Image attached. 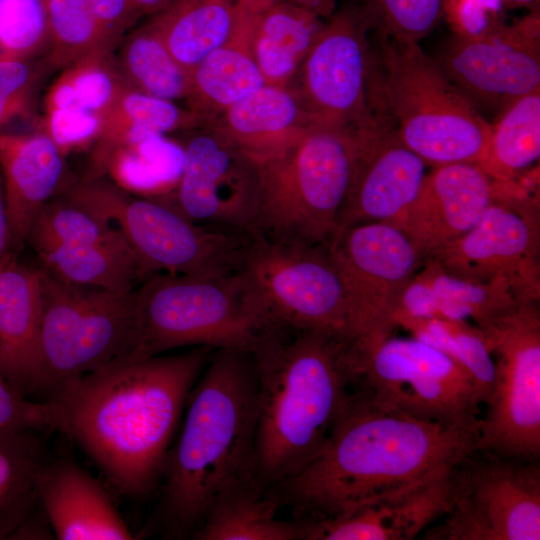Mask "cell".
I'll use <instances>...</instances> for the list:
<instances>
[{"label":"cell","mask_w":540,"mask_h":540,"mask_svg":"<svg viewBox=\"0 0 540 540\" xmlns=\"http://www.w3.org/2000/svg\"><path fill=\"white\" fill-rule=\"evenodd\" d=\"M182 164V146L154 135L117 149L106 173L123 190L156 194L175 188Z\"/></svg>","instance_id":"obj_36"},{"label":"cell","mask_w":540,"mask_h":540,"mask_svg":"<svg viewBox=\"0 0 540 540\" xmlns=\"http://www.w3.org/2000/svg\"><path fill=\"white\" fill-rule=\"evenodd\" d=\"M41 69L32 59H0V132L28 113Z\"/></svg>","instance_id":"obj_43"},{"label":"cell","mask_w":540,"mask_h":540,"mask_svg":"<svg viewBox=\"0 0 540 540\" xmlns=\"http://www.w3.org/2000/svg\"><path fill=\"white\" fill-rule=\"evenodd\" d=\"M11 237L6 212L2 177L0 174V262L11 252Z\"/></svg>","instance_id":"obj_47"},{"label":"cell","mask_w":540,"mask_h":540,"mask_svg":"<svg viewBox=\"0 0 540 540\" xmlns=\"http://www.w3.org/2000/svg\"><path fill=\"white\" fill-rule=\"evenodd\" d=\"M348 301L347 338L365 348L392 335L401 296L424 258L399 228L388 222L354 225L329 247Z\"/></svg>","instance_id":"obj_14"},{"label":"cell","mask_w":540,"mask_h":540,"mask_svg":"<svg viewBox=\"0 0 540 540\" xmlns=\"http://www.w3.org/2000/svg\"><path fill=\"white\" fill-rule=\"evenodd\" d=\"M429 540H539L538 459L476 448L450 471V501Z\"/></svg>","instance_id":"obj_10"},{"label":"cell","mask_w":540,"mask_h":540,"mask_svg":"<svg viewBox=\"0 0 540 540\" xmlns=\"http://www.w3.org/2000/svg\"><path fill=\"white\" fill-rule=\"evenodd\" d=\"M313 124L289 86L263 85L206 126L259 162L281 152Z\"/></svg>","instance_id":"obj_25"},{"label":"cell","mask_w":540,"mask_h":540,"mask_svg":"<svg viewBox=\"0 0 540 540\" xmlns=\"http://www.w3.org/2000/svg\"><path fill=\"white\" fill-rule=\"evenodd\" d=\"M46 112V134L61 153L95 140L101 129V116L73 106Z\"/></svg>","instance_id":"obj_44"},{"label":"cell","mask_w":540,"mask_h":540,"mask_svg":"<svg viewBox=\"0 0 540 540\" xmlns=\"http://www.w3.org/2000/svg\"><path fill=\"white\" fill-rule=\"evenodd\" d=\"M236 20L232 0H174L148 22L189 74L230 36Z\"/></svg>","instance_id":"obj_30"},{"label":"cell","mask_w":540,"mask_h":540,"mask_svg":"<svg viewBox=\"0 0 540 540\" xmlns=\"http://www.w3.org/2000/svg\"><path fill=\"white\" fill-rule=\"evenodd\" d=\"M252 355L258 377L256 455L266 487L297 474L325 446L357 383L347 337L293 331Z\"/></svg>","instance_id":"obj_4"},{"label":"cell","mask_w":540,"mask_h":540,"mask_svg":"<svg viewBox=\"0 0 540 540\" xmlns=\"http://www.w3.org/2000/svg\"><path fill=\"white\" fill-rule=\"evenodd\" d=\"M120 44L113 63L128 88L173 102L185 101L190 74L173 58L149 23L129 34Z\"/></svg>","instance_id":"obj_33"},{"label":"cell","mask_w":540,"mask_h":540,"mask_svg":"<svg viewBox=\"0 0 540 540\" xmlns=\"http://www.w3.org/2000/svg\"><path fill=\"white\" fill-rule=\"evenodd\" d=\"M59 418L50 400H30L0 372V439L27 431L58 430Z\"/></svg>","instance_id":"obj_42"},{"label":"cell","mask_w":540,"mask_h":540,"mask_svg":"<svg viewBox=\"0 0 540 540\" xmlns=\"http://www.w3.org/2000/svg\"><path fill=\"white\" fill-rule=\"evenodd\" d=\"M522 302L478 326L495 362L479 419L478 448L530 459L540 456V315Z\"/></svg>","instance_id":"obj_12"},{"label":"cell","mask_w":540,"mask_h":540,"mask_svg":"<svg viewBox=\"0 0 540 540\" xmlns=\"http://www.w3.org/2000/svg\"><path fill=\"white\" fill-rule=\"evenodd\" d=\"M539 18L531 15L477 36H455L438 64L449 80L478 108L499 111L540 89Z\"/></svg>","instance_id":"obj_18"},{"label":"cell","mask_w":540,"mask_h":540,"mask_svg":"<svg viewBox=\"0 0 540 540\" xmlns=\"http://www.w3.org/2000/svg\"><path fill=\"white\" fill-rule=\"evenodd\" d=\"M349 345L358 382L378 404L423 420L479 424L483 404L474 381L441 351L414 337Z\"/></svg>","instance_id":"obj_11"},{"label":"cell","mask_w":540,"mask_h":540,"mask_svg":"<svg viewBox=\"0 0 540 540\" xmlns=\"http://www.w3.org/2000/svg\"><path fill=\"white\" fill-rule=\"evenodd\" d=\"M49 39L45 0H0V59H32Z\"/></svg>","instance_id":"obj_41"},{"label":"cell","mask_w":540,"mask_h":540,"mask_svg":"<svg viewBox=\"0 0 540 540\" xmlns=\"http://www.w3.org/2000/svg\"><path fill=\"white\" fill-rule=\"evenodd\" d=\"M280 504L261 481L250 482L218 496L193 534L198 540H301L300 520L276 517Z\"/></svg>","instance_id":"obj_28"},{"label":"cell","mask_w":540,"mask_h":540,"mask_svg":"<svg viewBox=\"0 0 540 540\" xmlns=\"http://www.w3.org/2000/svg\"><path fill=\"white\" fill-rule=\"evenodd\" d=\"M321 17L276 1L256 19L252 50L265 85L288 87L323 27Z\"/></svg>","instance_id":"obj_29"},{"label":"cell","mask_w":540,"mask_h":540,"mask_svg":"<svg viewBox=\"0 0 540 540\" xmlns=\"http://www.w3.org/2000/svg\"><path fill=\"white\" fill-rule=\"evenodd\" d=\"M101 120L86 180L106 174L112 155L124 145L206 125L203 117L187 107L181 108L173 101L137 92L125 84Z\"/></svg>","instance_id":"obj_27"},{"label":"cell","mask_w":540,"mask_h":540,"mask_svg":"<svg viewBox=\"0 0 540 540\" xmlns=\"http://www.w3.org/2000/svg\"><path fill=\"white\" fill-rule=\"evenodd\" d=\"M45 4L50 65L67 67L89 56L111 55L87 0H45Z\"/></svg>","instance_id":"obj_39"},{"label":"cell","mask_w":540,"mask_h":540,"mask_svg":"<svg viewBox=\"0 0 540 540\" xmlns=\"http://www.w3.org/2000/svg\"><path fill=\"white\" fill-rule=\"evenodd\" d=\"M305 8L319 17L328 16L334 9L336 0H277Z\"/></svg>","instance_id":"obj_49"},{"label":"cell","mask_w":540,"mask_h":540,"mask_svg":"<svg viewBox=\"0 0 540 540\" xmlns=\"http://www.w3.org/2000/svg\"><path fill=\"white\" fill-rule=\"evenodd\" d=\"M41 289L40 372L35 395L128 356L137 337L133 291L66 281L38 268Z\"/></svg>","instance_id":"obj_9"},{"label":"cell","mask_w":540,"mask_h":540,"mask_svg":"<svg viewBox=\"0 0 540 540\" xmlns=\"http://www.w3.org/2000/svg\"><path fill=\"white\" fill-rule=\"evenodd\" d=\"M62 153L46 133L0 132V174L3 182L11 247L27 241L40 210L60 187Z\"/></svg>","instance_id":"obj_24"},{"label":"cell","mask_w":540,"mask_h":540,"mask_svg":"<svg viewBox=\"0 0 540 540\" xmlns=\"http://www.w3.org/2000/svg\"><path fill=\"white\" fill-rule=\"evenodd\" d=\"M67 194L117 227L144 280L155 274L236 273L253 237L245 231L197 224L168 204L132 197L102 177L84 180Z\"/></svg>","instance_id":"obj_8"},{"label":"cell","mask_w":540,"mask_h":540,"mask_svg":"<svg viewBox=\"0 0 540 540\" xmlns=\"http://www.w3.org/2000/svg\"><path fill=\"white\" fill-rule=\"evenodd\" d=\"M445 0H366L363 12L368 26L380 39L418 43L437 25Z\"/></svg>","instance_id":"obj_40"},{"label":"cell","mask_w":540,"mask_h":540,"mask_svg":"<svg viewBox=\"0 0 540 540\" xmlns=\"http://www.w3.org/2000/svg\"><path fill=\"white\" fill-rule=\"evenodd\" d=\"M318 456L270 487L298 520L334 518L448 470L478 448L479 426L411 417L382 406L357 382Z\"/></svg>","instance_id":"obj_2"},{"label":"cell","mask_w":540,"mask_h":540,"mask_svg":"<svg viewBox=\"0 0 540 540\" xmlns=\"http://www.w3.org/2000/svg\"><path fill=\"white\" fill-rule=\"evenodd\" d=\"M398 326L441 351L464 370L474 381L482 404H486L494 383L495 362L477 325L465 320L424 318L405 319Z\"/></svg>","instance_id":"obj_35"},{"label":"cell","mask_w":540,"mask_h":540,"mask_svg":"<svg viewBox=\"0 0 540 540\" xmlns=\"http://www.w3.org/2000/svg\"><path fill=\"white\" fill-rule=\"evenodd\" d=\"M452 468L340 516L318 521L301 520L303 540L414 539L447 512Z\"/></svg>","instance_id":"obj_21"},{"label":"cell","mask_w":540,"mask_h":540,"mask_svg":"<svg viewBox=\"0 0 540 540\" xmlns=\"http://www.w3.org/2000/svg\"><path fill=\"white\" fill-rule=\"evenodd\" d=\"M184 409L179 437L162 471L160 509L170 532L193 536L218 496L261 481L256 455L258 377L253 355L216 349Z\"/></svg>","instance_id":"obj_3"},{"label":"cell","mask_w":540,"mask_h":540,"mask_svg":"<svg viewBox=\"0 0 540 540\" xmlns=\"http://www.w3.org/2000/svg\"><path fill=\"white\" fill-rule=\"evenodd\" d=\"M421 271L433 286L438 317L453 320L472 319L480 326L522 303L502 281L475 282L446 272L435 260L426 258Z\"/></svg>","instance_id":"obj_37"},{"label":"cell","mask_w":540,"mask_h":540,"mask_svg":"<svg viewBox=\"0 0 540 540\" xmlns=\"http://www.w3.org/2000/svg\"><path fill=\"white\" fill-rule=\"evenodd\" d=\"M40 325L39 270L9 252L0 262V372L27 397L39 378Z\"/></svg>","instance_id":"obj_23"},{"label":"cell","mask_w":540,"mask_h":540,"mask_svg":"<svg viewBox=\"0 0 540 540\" xmlns=\"http://www.w3.org/2000/svg\"><path fill=\"white\" fill-rule=\"evenodd\" d=\"M183 148L172 206L200 225L253 233L259 207L258 163L208 126Z\"/></svg>","instance_id":"obj_15"},{"label":"cell","mask_w":540,"mask_h":540,"mask_svg":"<svg viewBox=\"0 0 540 540\" xmlns=\"http://www.w3.org/2000/svg\"><path fill=\"white\" fill-rule=\"evenodd\" d=\"M380 40L367 83L370 112L426 165H479L490 123L418 43Z\"/></svg>","instance_id":"obj_5"},{"label":"cell","mask_w":540,"mask_h":540,"mask_svg":"<svg viewBox=\"0 0 540 540\" xmlns=\"http://www.w3.org/2000/svg\"><path fill=\"white\" fill-rule=\"evenodd\" d=\"M498 181L478 164L453 163L426 173L414 200L388 223L424 260L468 232L497 196Z\"/></svg>","instance_id":"obj_20"},{"label":"cell","mask_w":540,"mask_h":540,"mask_svg":"<svg viewBox=\"0 0 540 540\" xmlns=\"http://www.w3.org/2000/svg\"><path fill=\"white\" fill-rule=\"evenodd\" d=\"M479 166L494 180L508 182L540 155V89L503 107Z\"/></svg>","instance_id":"obj_32"},{"label":"cell","mask_w":540,"mask_h":540,"mask_svg":"<svg viewBox=\"0 0 540 540\" xmlns=\"http://www.w3.org/2000/svg\"><path fill=\"white\" fill-rule=\"evenodd\" d=\"M354 132L355 163L338 234L393 220L414 200L426 175L425 162L370 111Z\"/></svg>","instance_id":"obj_19"},{"label":"cell","mask_w":540,"mask_h":540,"mask_svg":"<svg viewBox=\"0 0 540 540\" xmlns=\"http://www.w3.org/2000/svg\"><path fill=\"white\" fill-rule=\"evenodd\" d=\"M356 156L354 126L313 124L258 163L253 235L327 248L336 238Z\"/></svg>","instance_id":"obj_6"},{"label":"cell","mask_w":540,"mask_h":540,"mask_svg":"<svg viewBox=\"0 0 540 540\" xmlns=\"http://www.w3.org/2000/svg\"><path fill=\"white\" fill-rule=\"evenodd\" d=\"M239 271L279 331L347 337V296L327 248L253 235Z\"/></svg>","instance_id":"obj_13"},{"label":"cell","mask_w":540,"mask_h":540,"mask_svg":"<svg viewBox=\"0 0 540 540\" xmlns=\"http://www.w3.org/2000/svg\"><path fill=\"white\" fill-rule=\"evenodd\" d=\"M507 1L520 3V4H528V3H533L536 0H507Z\"/></svg>","instance_id":"obj_51"},{"label":"cell","mask_w":540,"mask_h":540,"mask_svg":"<svg viewBox=\"0 0 540 540\" xmlns=\"http://www.w3.org/2000/svg\"><path fill=\"white\" fill-rule=\"evenodd\" d=\"M257 18L236 14L229 38L190 72L186 107L203 117L206 124L265 85L252 50Z\"/></svg>","instance_id":"obj_26"},{"label":"cell","mask_w":540,"mask_h":540,"mask_svg":"<svg viewBox=\"0 0 540 540\" xmlns=\"http://www.w3.org/2000/svg\"><path fill=\"white\" fill-rule=\"evenodd\" d=\"M111 55L97 54L66 67L45 97V111L79 107L102 116L124 86Z\"/></svg>","instance_id":"obj_38"},{"label":"cell","mask_w":540,"mask_h":540,"mask_svg":"<svg viewBox=\"0 0 540 540\" xmlns=\"http://www.w3.org/2000/svg\"><path fill=\"white\" fill-rule=\"evenodd\" d=\"M277 0H232L237 15L258 17Z\"/></svg>","instance_id":"obj_48"},{"label":"cell","mask_w":540,"mask_h":540,"mask_svg":"<svg viewBox=\"0 0 540 540\" xmlns=\"http://www.w3.org/2000/svg\"><path fill=\"white\" fill-rule=\"evenodd\" d=\"M502 0H445L447 13L456 35L473 37L502 23L499 21Z\"/></svg>","instance_id":"obj_45"},{"label":"cell","mask_w":540,"mask_h":540,"mask_svg":"<svg viewBox=\"0 0 540 540\" xmlns=\"http://www.w3.org/2000/svg\"><path fill=\"white\" fill-rule=\"evenodd\" d=\"M367 27L363 14L336 15L323 25L289 85L314 124L352 127L369 113Z\"/></svg>","instance_id":"obj_17"},{"label":"cell","mask_w":540,"mask_h":540,"mask_svg":"<svg viewBox=\"0 0 540 540\" xmlns=\"http://www.w3.org/2000/svg\"><path fill=\"white\" fill-rule=\"evenodd\" d=\"M36 492L58 540L135 538L103 486L72 460L44 461Z\"/></svg>","instance_id":"obj_22"},{"label":"cell","mask_w":540,"mask_h":540,"mask_svg":"<svg viewBox=\"0 0 540 540\" xmlns=\"http://www.w3.org/2000/svg\"><path fill=\"white\" fill-rule=\"evenodd\" d=\"M132 357L208 346L253 354L280 331L240 271L229 275L155 274L134 289Z\"/></svg>","instance_id":"obj_7"},{"label":"cell","mask_w":540,"mask_h":540,"mask_svg":"<svg viewBox=\"0 0 540 540\" xmlns=\"http://www.w3.org/2000/svg\"><path fill=\"white\" fill-rule=\"evenodd\" d=\"M140 17L144 14H156L174 0H129Z\"/></svg>","instance_id":"obj_50"},{"label":"cell","mask_w":540,"mask_h":540,"mask_svg":"<svg viewBox=\"0 0 540 540\" xmlns=\"http://www.w3.org/2000/svg\"><path fill=\"white\" fill-rule=\"evenodd\" d=\"M536 213L496 198L465 234L432 254L446 272L475 282H505L522 302H538Z\"/></svg>","instance_id":"obj_16"},{"label":"cell","mask_w":540,"mask_h":540,"mask_svg":"<svg viewBox=\"0 0 540 540\" xmlns=\"http://www.w3.org/2000/svg\"><path fill=\"white\" fill-rule=\"evenodd\" d=\"M34 432L0 439V540L14 538L38 503L36 476L45 456Z\"/></svg>","instance_id":"obj_34"},{"label":"cell","mask_w":540,"mask_h":540,"mask_svg":"<svg viewBox=\"0 0 540 540\" xmlns=\"http://www.w3.org/2000/svg\"><path fill=\"white\" fill-rule=\"evenodd\" d=\"M36 253L41 267L73 283L133 291L142 279L124 237L78 247L52 246Z\"/></svg>","instance_id":"obj_31"},{"label":"cell","mask_w":540,"mask_h":540,"mask_svg":"<svg viewBox=\"0 0 540 540\" xmlns=\"http://www.w3.org/2000/svg\"><path fill=\"white\" fill-rule=\"evenodd\" d=\"M109 50L113 52L124 32L139 17L129 0H87Z\"/></svg>","instance_id":"obj_46"},{"label":"cell","mask_w":540,"mask_h":540,"mask_svg":"<svg viewBox=\"0 0 540 540\" xmlns=\"http://www.w3.org/2000/svg\"><path fill=\"white\" fill-rule=\"evenodd\" d=\"M213 348L112 361L48 398L59 428L122 495L142 497L161 480L187 397Z\"/></svg>","instance_id":"obj_1"}]
</instances>
